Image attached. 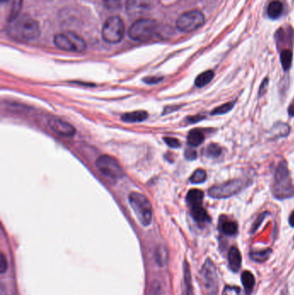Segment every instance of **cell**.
Masks as SVG:
<instances>
[{
    "mask_svg": "<svg viewBox=\"0 0 294 295\" xmlns=\"http://www.w3.org/2000/svg\"><path fill=\"white\" fill-rule=\"evenodd\" d=\"M9 32L17 40L33 41L40 35V26L35 19L27 15H23L11 22Z\"/></svg>",
    "mask_w": 294,
    "mask_h": 295,
    "instance_id": "6da1fadb",
    "label": "cell"
},
{
    "mask_svg": "<svg viewBox=\"0 0 294 295\" xmlns=\"http://www.w3.org/2000/svg\"><path fill=\"white\" fill-rule=\"evenodd\" d=\"M272 192L278 200L291 198L294 195V186L291 183L287 163L285 161L279 163L276 168Z\"/></svg>",
    "mask_w": 294,
    "mask_h": 295,
    "instance_id": "7a4b0ae2",
    "label": "cell"
},
{
    "mask_svg": "<svg viewBox=\"0 0 294 295\" xmlns=\"http://www.w3.org/2000/svg\"><path fill=\"white\" fill-rule=\"evenodd\" d=\"M129 202L139 222L143 226L150 225L153 218V210L149 199L140 192H132L129 194Z\"/></svg>",
    "mask_w": 294,
    "mask_h": 295,
    "instance_id": "3957f363",
    "label": "cell"
},
{
    "mask_svg": "<svg viewBox=\"0 0 294 295\" xmlns=\"http://www.w3.org/2000/svg\"><path fill=\"white\" fill-rule=\"evenodd\" d=\"M54 43L58 49L65 51L82 53L87 49V43L83 38L70 31L57 34L54 36Z\"/></svg>",
    "mask_w": 294,
    "mask_h": 295,
    "instance_id": "277c9868",
    "label": "cell"
},
{
    "mask_svg": "<svg viewBox=\"0 0 294 295\" xmlns=\"http://www.w3.org/2000/svg\"><path fill=\"white\" fill-rule=\"evenodd\" d=\"M157 28L158 24L154 19H139L130 26L129 36L134 41H147L155 34Z\"/></svg>",
    "mask_w": 294,
    "mask_h": 295,
    "instance_id": "5b68a950",
    "label": "cell"
},
{
    "mask_svg": "<svg viewBox=\"0 0 294 295\" xmlns=\"http://www.w3.org/2000/svg\"><path fill=\"white\" fill-rule=\"evenodd\" d=\"M125 27L120 16H113L106 20L102 29V37L106 43L115 44L120 43L124 36Z\"/></svg>",
    "mask_w": 294,
    "mask_h": 295,
    "instance_id": "8992f818",
    "label": "cell"
},
{
    "mask_svg": "<svg viewBox=\"0 0 294 295\" xmlns=\"http://www.w3.org/2000/svg\"><path fill=\"white\" fill-rule=\"evenodd\" d=\"M247 182L244 180L236 179L223 184L215 185L209 189L210 197L214 199H226L237 194L246 187Z\"/></svg>",
    "mask_w": 294,
    "mask_h": 295,
    "instance_id": "52a82bcc",
    "label": "cell"
},
{
    "mask_svg": "<svg viewBox=\"0 0 294 295\" xmlns=\"http://www.w3.org/2000/svg\"><path fill=\"white\" fill-rule=\"evenodd\" d=\"M205 24V16L200 11H187L179 16L176 27L182 32H192Z\"/></svg>",
    "mask_w": 294,
    "mask_h": 295,
    "instance_id": "ba28073f",
    "label": "cell"
},
{
    "mask_svg": "<svg viewBox=\"0 0 294 295\" xmlns=\"http://www.w3.org/2000/svg\"><path fill=\"white\" fill-rule=\"evenodd\" d=\"M203 285L209 295H215L219 290V277L216 266L212 261L207 259L200 272Z\"/></svg>",
    "mask_w": 294,
    "mask_h": 295,
    "instance_id": "9c48e42d",
    "label": "cell"
},
{
    "mask_svg": "<svg viewBox=\"0 0 294 295\" xmlns=\"http://www.w3.org/2000/svg\"><path fill=\"white\" fill-rule=\"evenodd\" d=\"M96 166L104 175L111 179L119 180L124 176V170L119 162L107 154L100 155L96 161Z\"/></svg>",
    "mask_w": 294,
    "mask_h": 295,
    "instance_id": "30bf717a",
    "label": "cell"
},
{
    "mask_svg": "<svg viewBox=\"0 0 294 295\" xmlns=\"http://www.w3.org/2000/svg\"><path fill=\"white\" fill-rule=\"evenodd\" d=\"M49 126L54 132L58 135L69 137L73 136L75 134V128L69 123L66 122L64 120H60L58 117H51L49 119Z\"/></svg>",
    "mask_w": 294,
    "mask_h": 295,
    "instance_id": "8fae6325",
    "label": "cell"
},
{
    "mask_svg": "<svg viewBox=\"0 0 294 295\" xmlns=\"http://www.w3.org/2000/svg\"><path fill=\"white\" fill-rule=\"evenodd\" d=\"M126 11L128 15L135 16H140L148 11L150 6L149 0H126Z\"/></svg>",
    "mask_w": 294,
    "mask_h": 295,
    "instance_id": "7c38bea8",
    "label": "cell"
},
{
    "mask_svg": "<svg viewBox=\"0 0 294 295\" xmlns=\"http://www.w3.org/2000/svg\"><path fill=\"white\" fill-rule=\"evenodd\" d=\"M228 261H229V268L233 272L237 273L240 270L241 266H242V255L238 248L232 247L229 249Z\"/></svg>",
    "mask_w": 294,
    "mask_h": 295,
    "instance_id": "4fadbf2b",
    "label": "cell"
},
{
    "mask_svg": "<svg viewBox=\"0 0 294 295\" xmlns=\"http://www.w3.org/2000/svg\"><path fill=\"white\" fill-rule=\"evenodd\" d=\"M191 214L193 220L200 225H205L211 222V219L209 217L207 211H205V208H203L202 206L192 207Z\"/></svg>",
    "mask_w": 294,
    "mask_h": 295,
    "instance_id": "5bb4252c",
    "label": "cell"
},
{
    "mask_svg": "<svg viewBox=\"0 0 294 295\" xmlns=\"http://www.w3.org/2000/svg\"><path fill=\"white\" fill-rule=\"evenodd\" d=\"M149 116V114L145 111H135L132 112L124 113L121 116L122 120L126 123H138L143 122L147 120Z\"/></svg>",
    "mask_w": 294,
    "mask_h": 295,
    "instance_id": "9a60e30c",
    "label": "cell"
},
{
    "mask_svg": "<svg viewBox=\"0 0 294 295\" xmlns=\"http://www.w3.org/2000/svg\"><path fill=\"white\" fill-rule=\"evenodd\" d=\"M241 280H242V283H243V287H244V292H245L246 295H250L253 292L254 285H256V279H254L253 273H250L249 271H244L242 273Z\"/></svg>",
    "mask_w": 294,
    "mask_h": 295,
    "instance_id": "2e32d148",
    "label": "cell"
},
{
    "mask_svg": "<svg viewBox=\"0 0 294 295\" xmlns=\"http://www.w3.org/2000/svg\"><path fill=\"white\" fill-rule=\"evenodd\" d=\"M203 199H204V192L201 190H190L186 195V201L191 207L201 206Z\"/></svg>",
    "mask_w": 294,
    "mask_h": 295,
    "instance_id": "e0dca14e",
    "label": "cell"
},
{
    "mask_svg": "<svg viewBox=\"0 0 294 295\" xmlns=\"http://www.w3.org/2000/svg\"><path fill=\"white\" fill-rule=\"evenodd\" d=\"M283 12V5L278 0H275L267 7V15L271 19H277Z\"/></svg>",
    "mask_w": 294,
    "mask_h": 295,
    "instance_id": "ac0fdd59",
    "label": "cell"
},
{
    "mask_svg": "<svg viewBox=\"0 0 294 295\" xmlns=\"http://www.w3.org/2000/svg\"><path fill=\"white\" fill-rule=\"evenodd\" d=\"M205 139V135L200 130H192L187 135V143L191 147L200 146Z\"/></svg>",
    "mask_w": 294,
    "mask_h": 295,
    "instance_id": "d6986e66",
    "label": "cell"
},
{
    "mask_svg": "<svg viewBox=\"0 0 294 295\" xmlns=\"http://www.w3.org/2000/svg\"><path fill=\"white\" fill-rule=\"evenodd\" d=\"M10 3V12H9V21H14L19 16V13L22 10L23 0H8Z\"/></svg>",
    "mask_w": 294,
    "mask_h": 295,
    "instance_id": "ffe728a7",
    "label": "cell"
},
{
    "mask_svg": "<svg viewBox=\"0 0 294 295\" xmlns=\"http://www.w3.org/2000/svg\"><path fill=\"white\" fill-rule=\"evenodd\" d=\"M183 295H192V280L191 273L187 263H185L184 267V292Z\"/></svg>",
    "mask_w": 294,
    "mask_h": 295,
    "instance_id": "44dd1931",
    "label": "cell"
},
{
    "mask_svg": "<svg viewBox=\"0 0 294 295\" xmlns=\"http://www.w3.org/2000/svg\"><path fill=\"white\" fill-rule=\"evenodd\" d=\"M214 77V72L211 70L205 71L200 73L195 80V86L197 87H203L209 84L212 81Z\"/></svg>",
    "mask_w": 294,
    "mask_h": 295,
    "instance_id": "7402d4cb",
    "label": "cell"
},
{
    "mask_svg": "<svg viewBox=\"0 0 294 295\" xmlns=\"http://www.w3.org/2000/svg\"><path fill=\"white\" fill-rule=\"evenodd\" d=\"M271 254H272L271 249H265L262 251H251L249 253V258L256 263H264L270 258Z\"/></svg>",
    "mask_w": 294,
    "mask_h": 295,
    "instance_id": "603a6c76",
    "label": "cell"
},
{
    "mask_svg": "<svg viewBox=\"0 0 294 295\" xmlns=\"http://www.w3.org/2000/svg\"><path fill=\"white\" fill-rule=\"evenodd\" d=\"M281 62L284 70L290 69L292 63V52L291 49H284L281 53Z\"/></svg>",
    "mask_w": 294,
    "mask_h": 295,
    "instance_id": "cb8c5ba5",
    "label": "cell"
},
{
    "mask_svg": "<svg viewBox=\"0 0 294 295\" xmlns=\"http://www.w3.org/2000/svg\"><path fill=\"white\" fill-rule=\"evenodd\" d=\"M222 232L226 235H234L238 233V225L233 221H224L221 225Z\"/></svg>",
    "mask_w": 294,
    "mask_h": 295,
    "instance_id": "d4e9b609",
    "label": "cell"
},
{
    "mask_svg": "<svg viewBox=\"0 0 294 295\" xmlns=\"http://www.w3.org/2000/svg\"><path fill=\"white\" fill-rule=\"evenodd\" d=\"M222 153V149L219 145L216 144H211L208 145L205 149V154L209 158H217L219 157Z\"/></svg>",
    "mask_w": 294,
    "mask_h": 295,
    "instance_id": "484cf974",
    "label": "cell"
},
{
    "mask_svg": "<svg viewBox=\"0 0 294 295\" xmlns=\"http://www.w3.org/2000/svg\"><path fill=\"white\" fill-rule=\"evenodd\" d=\"M205 180H206V172L203 169H197L191 176L190 182L193 184H200L205 182Z\"/></svg>",
    "mask_w": 294,
    "mask_h": 295,
    "instance_id": "4316f807",
    "label": "cell"
},
{
    "mask_svg": "<svg viewBox=\"0 0 294 295\" xmlns=\"http://www.w3.org/2000/svg\"><path fill=\"white\" fill-rule=\"evenodd\" d=\"M289 131H290V128L288 125L286 124H282V123H278L277 125L273 126V135H277V136H286L288 135Z\"/></svg>",
    "mask_w": 294,
    "mask_h": 295,
    "instance_id": "83f0119b",
    "label": "cell"
},
{
    "mask_svg": "<svg viewBox=\"0 0 294 295\" xmlns=\"http://www.w3.org/2000/svg\"><path fill=\"white\" fill-rule=\"evenodd\" d=\"M235 102H229V103L224 104L222 105L221 106H219L217 108L214 109L213 111H211V115H222V114H225L231 111V109L234 107Z\"/></svg>",
    "mask_w": 294,
    "mask_h": 295,
    "instance_id": "f1b7e54d",
    "label": "cell"
},
{
    "mask_svg": "<svg viewBox=\"0 0 294 295\" xmlns=\"http://www.w3.org/2000/svg\"><path fill=\"white\" fill-rule=\"evenodd\" d=\"M123 0H103L104 6L108 10H116L120 8Z\"/></svg>",
    "mask_w": 294,
    "mask_h": 295,
    "instance_id": "f546056e",
    "label": "cell"
},
{
    "mask_svg": "<svg viewBox=\"0 0 294 295\" xmlns=\"http://www.w3.org/2000/svg\"><path fill=\"white\" fill-rule=\"evenodd\" d=\"M223 295H243L240 287L236 286H226L223 291Z\"/></svg>",
    "mask_w": 294,
    "mask_h": 295,
    "instance_id": "4dcf8cb0",
    "label": "cell"
},
{
    "mask_svg": "<svg viewBox=\"0 0 294 295\" xmlns=\"http://www.w3.org/2000/svg\"><path fill=\"white\" fill-rule=\"evenodd\" d=\"M163 140L168 146L173 148V149H178L179 147H181V143L178 139H174V137L167 136V137H164Z\"/></svg>",
    "mask_w": 294,
    "mask_h": 295,
    "instance_id": "1f68e13d",
    "label": "cell"
},
{
    "mask_svg": "<svg viewBox=\"0 0 294 295\" xmlns=\"http://www.w3.org/2000/svg\"><path fill=\"white\" fill-rule=\"evenodd\" d=\"M197 152L192 148H187L185 150V157L189 161H193L197 158Z\"/></svg>",
    "mask_w": 294,
    "mask_h": 295,
    "instance_id": "d6a6232c",
    "label": "cell"
},
{
    "mask_svg": "<svg viewBox=\"0 0 294 295\" xmlns=\"http://www.w3.org/2000/svg\"><path fill=\"white\" fill-rule=\"evenodd\" d=\"M6 270H7V261L5 254H2L0 255V271L1 273H4Z\"/></svg>",
    "mask_w": 294,
    "mask_h": 295,
    "instance_id": "836d02e7",
    "label": "cell"
},
{
    "mask_svg": "<svg viewBox=\"0 0 294 295\" xmlns=\"http://www.w3.org/2000/svg\"><path fill=\"white\" fill-rule=\"evenodd\" d=\"M265 216H266V213L262 214V215L259 216V218L257 219V221L254 222V225H253V227H252V229H251V231H252V232H254V231H256V230H257V229L259 228L260 225H261L262 221H263V220H264Z\"/></svg>",
    "mask_w": 294,
    "mask_h": 295,
    "instance_id": "e575fe53",
    "label": "cell"
},
{
    "mask_svg": "<svg viewBox=\"0 0 294 295\" xmlns=\"http://www.w3.org/2000/svg\"><path fill=\"white\" fill-rule=\"evenodd\" d=\"M162 80V77H147V78H144L143 82H146L147 84H155L161 82Z\"/></svg>",
    "mask_w": 294,
    "mask_h": 295,
    "instance_id": "d590c367",
    "label": "cell"
},
{
    "mask_svg": "<svg viewBox=\"0 0 294 295\" xmlns=\"http://www.w3.org/2000/svg\"><path fill=\"white\" fill-rule=\"evenodd\" d=\"M267 85H268V78H265L263 82H262L259 89V96H262L266 92L267 90Z\"/></svg>",
    "mask_w": 294,
    "mask_h": 295,
    "instance_id": "8d00e7d4",
    "label": "cell"
},
{
    "mask_svg": "<svg viewBox=\"0 0 294 295\" xmlns=\"http://www.w3.org/2000/svg\"><path fill=\"white\" fill-rule=\"evenodd\" d=\"M289 224L291 226L294 227V211L291 212L290 217H289Z\"/></svg>",
    "mask_w": 294,
    "mask_h": 295,
    "instance_id": "74e56055",
    "label": "cell"
},
{
    "mask_svg": "<svg viewBox=\"0 0 294 295\" xmlns=\"http://www.w3.org/2000/svg\"><path fill=\"white\" fill-rule=\"evenodd\" d=\"M289 115L290 116H294V101L290 105V107L288 109Z\"/></svg>",
    "mask_w": 294,
    "mask_h": 295,
    "instance_id": "f35d334b",
    "label": "cell"
}]
</instances>
